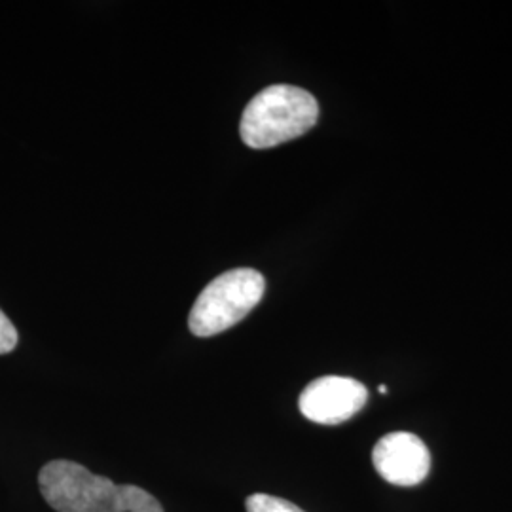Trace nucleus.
Masks as SVG:
<instances>
[{
  "label": "nucleus",
  "instance_id": "nucleus-1",
  "mask_svg": "<svg viewBox=\"0 0 512 512\" xmlns=\"http://www.w3.org/2000/svg\"><path fill=\"white\" fill-rule=\"evenodd\" d=\"M46 503L57 512H164L160 501L133 484H114L69 459L50 461L38 473Z\"/></svg>",
  "mask_w": 512,
  "mask_h": 512
},
{
  "label": "nucleus",
  "instance_id": "nucleus-2",
  "mask_svg": "<svg viewBox=\"0 0 512 512\" xmlns=\"http://www.w3.org/2000/svg\"><path fill=\"white\" fill-rule=\"evenodd\" d=\"M317 118L319 105L310 92L275 84L249 101L241 116L239 135L249 148H274L308 133Z\"/></svg>",
  "mask_w": 512,
  "mask_h": 512
},
{
  "label": "nucleus",
  "instance_id": "nucleus-3",
  "mask_svg": "<svg viewBox=\"0 0 512 512\" xmlns=\"http://www.w3.org/2000/svg\"><path fill=\"white\" fill-rule=\"evenodd\" d=\"M266 291V279L253 268H236L213 279L188 315L192 334L209 338L236 327L255 310Z\"/></svg>",
  "mask_w": 512,
  "mask_h": 512
},
{
  "label": "nucleus",
  "instance_id": "nucleus-4",
  "mask_svg": "<svg viewBox=\"0 0 512 512\" xmlns=\"http://www.w3.org/2000/svg\"><path fill=\"white\" fill-rule=\"evenodd\" d=\"M366 401L368 391L361 382L346 376H323L302 391L298 406L313 423L338 425L361 412Z\"/></svg>",
  "mask_w": 512,
  "mask_h": 512
},
{
  "label": "nucleus",
  "instance_id": "nucleus-5",
  "mask_svg": "<svg viewBox=\"0 0 512 512\" xmlns=\"http://www.w3.org/2000/svg\"><path fill=\"white\" fill-rule=\"evenodd\" d=\"M372 463L378 475L395 486H416L431 469V454L414 433L395 431L376 442Z\"/></svg>",
  "mask_w": 512,
  "mask_h": 512
},
{
  "label": "nucleus",
  "instance_id": "nucleus-6",
  "mask_svg": "<svg viewBox=\"0 0 512 512\" xmlns=\"http://www.w3.org/2000/svg\"><path fill=\"white\" fill-rule=\"evenodd\" d=\"M247 512H304L291 501L268 494H253L245 501Z\"/></svg>",
  "mask_w": 512,
  "mask_h": 512
},
{
  "label": "nucleus",
  "instance_id": "nucleus-7",
  "mask_svg": "<svg viewBox=\"0 0 512 512\" xmlns=\"http://www.w3.org/2000/svg\"><path fill=\"white\" fill-rule=\"evenodd\" d=\"M16 346H18V330L6 317V313L0 310V355L14 351Z\"/></svg>",
  "mask_w": 512,
  "mask_h": 512
},
{
  "label": "nucleus",
  "instance_id": "nucleus-8",
  "mask_svg": "<svg viewBox=\"0 0 512 512\" xmlns=\"http://www.w3.org/2000/svg\"><path fill=\"white\" fill-rule=\"evenodd\" d=\"M378 391H380L382 395H385V393H387V387H385V385H380V387H378Z\"/></svg>",
  "mask_w": 512,
  "mask_h": 512
}]
</instances>
